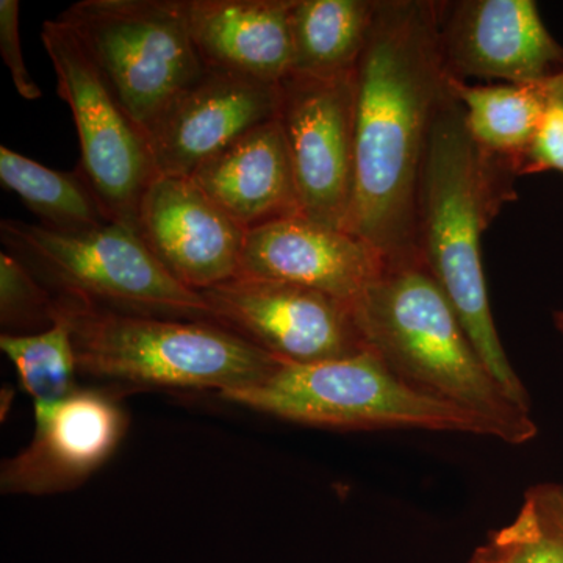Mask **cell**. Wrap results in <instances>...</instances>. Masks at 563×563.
I'll list each match as a JSON object with an SVG mask.
<instances>
[{
    "mask_svg": "<svg viewBox=\"0 0 563 563\" xmlns=\"http://www.w3.org/2000/svg\"><path fill=\"white\" fill-rule=\"evenodd\" d=\"M443 2L376 0L354 69V180L343 231L385 261L412 257L429 135L450 88Z\"/></svg>",
    "mask_w": 563,
    "mask_h": 563,
    "instance_id": "cell-1",
    "label": "cell"
},
{
    "mask_svg": "<svg viewBox=\"0 0 563 563\" xmlns=\"http://www.w3.org/2000/svg\"><path fill=\"white\" fill-rule=\"evenodd\" d=\"M512 163L484 151L451 92L440 106L422 163L417 247L466 335L507 398L531 412V398L496 331L485 284L484 232L515 198Z\"/></svg>",
    "mask_w": 563,
    "mask_h": 563,
    "instance_id": "cell-2",
    "label": "cell"
},
{
    "mask_svg": "<svg viewBox=\"0 0 563 563\" xmlns=\"http://www.w3.org/2000/svg\"><path fill=\"white\" fill-rule=\"evenodd\" d=\"M352 313L366 350L404 383L492 418L514 433L518 446L536 439L531 412L515 406L493 379L420 254L385 261Z\"/></svg>",
    "mask_w": 563,
    "mask_h": 563,
    "instance_id": "cell-3",
    "label": "cell"
},
{
    "mask_svg": "<svg viewBox=\"0 0 563 563\" xmlns=\"http://www.w3.org/2000/svg\"><path fill=\"white\" fill-rule=\"evenodd\" d=\"M79 372L139 387L236 390L262 383L279 358L217 322L146 317L55 298Z\"/></svg>",
    "mask_w": 563,
    "mask_h": 563,
    "instance_id": "cell-4",
    "label": "cell"
},
{
    "mask_svg": "<svg viewBox=\"0 0 563 563\" xmlns=\"http://www.w3.org/2000/svg\"><path fill=\"white\" fill-rule=\"evenodd\" d=\"M220 396L247 409L314 428L473 433L518 446L514 433L499 422L417 390L372 351L329 362L280 361L276 372L262 383Z\"/></svg>",
    "mask_w": 563,
    "mask_h": 563,
    "instance_id": "cell-5",
    "label": "cell"
},
{
    "mask_svg": "<svg viewBox=\"0 0 563 563\" xmlns=\"http://www.w3.org/2000/svg\"><path fill=\"white\" fill-rule=\"evenodd\" d=\"M0 242L55 298L121 313L213 322L201 292L180 284L129 225L58 232L2 220Z\"/></svg>",
    "mask_w": 563,
    "mask_h": 563,
    "instance_id": "cell-6",
    "label": "cell"
},
{
    "mask_svg": "<svg viewBox=\"0 0 563 563\" xmlns=\"http://www.w3.org/2000/svg\"><path fill=\"white\" fill-rule=\"evenodd\" d=\"M58 18L76 33L146 139L206 74L192 43L187 0H80Z\"/></svg>",
    "mask_w": 563,
    "mask_h": 563,
    "instance_id": "cell-7",
    "label": "cell"
},
{
    "mask_svg": "<svg viewBox=\"0 0 563 563\" xmlns=\"http://www.w3.org/2000/svg\"><path fill=\"white\" fill-rule=\"evenodd\" d=\"M80 144L79 168L110 220L139 232L141 199L154 177L150 141L133 124L76 33L60 18L41 29Z\"/></svg>",
    "mask_w": 563,
    "mask_h": 563,
    "instance_id": "cell-8",
    "label": "cell"
},
{
    "mask_svg": "<svg viewBox=\"0 0 563 563\" xmlns=\"http://www.w3.org/2000/svg\"><path fill=\"white\" fill-rule=\"evenodd\" d=\"M201 295L213 322L282 362L339 361L368 351L352 306L325 292L236 276Z\"/></svg>",
    "mask_w": 563,
    "mask_h": 563,
    "instance_id": "cell-9",
    "label": "cell"
},
{
    "mask_svg": "<svg viewBox=\"0 0 563 563\" xmlns=\"http://www.w3.org/2000/svg\"><path fill=\"white\" fill-rule=\"evenodd\" d=\"M302 214L344 228L354 180V73L279 81L277 109Z\"/></svg>",
    "mask_w": 563,
    "mask_h": 563,
    "instance_id": "cell-10",
    "label": "cell"
},
{
    "mask_svg": "<svg viewBox=\"0 0 563 563\" xmlns=\"http://www.w3.org/2000/svg\"><path fill=\"white\" fill-rule=\"evenodd\" d=\"M440 44L451 76L536 85L563 70V47L532 0L443 2Z\"/></svg>",
    "mask_w": 563,
    "mask_h": 563,
    "instance_id": "cell-11",
    "label": "cell"
},
{
    "mask_svg": "<svg viewBox=\"0 0 563 563\" xmlns=\"http://www.w3.org/2000/svg\"><path fill=\"white\" fill-rule=\"evenodd\" d=\"M35 433L25 450L3 462V495L44 496L73 490L120 446L128 418L110 396L77 390L57 402L33 404Z\"/></svg>",
    "mask_w": 563,
    "mask_h": 563,
    "instance_id": "cell-12",
    "label": "cell"
},
{
    "mask_svg": "<svg viewBox=\"0 0 563 563\" xmlns=\"http://www.w3.org/2000/svg\"><path fill=\"white\" fill-rule=\"evenodd\" d=\"M139 233L190 290L201 292L239 276L246 231L190 177H154L140 202Z\"/></svg>",
    "mask_w": 563,
    "mask_h": 563,
    "instance_id": "cell-13",
    "label": "cell"
},
{
    "mask_svg": "<svg viewBox=\"0 0 563 563\" xmlns=\"http://www.w3.org/2000/svg\"><path fill=\"white\" fill-rule=\"evenodd\" d=\"M279 84L206 70L152 129L155 172L190 177L210 161L277 117Z\"/></svg>",
    "mask_w": 563,
    "mask_h": 563,
    "instance_id": "cell-14",
    "label": "cell"
},
{
    "mask_svg": "<svg viewBox=\"0 0 563 563\" xmlns=\"http://www.w3.org/2000/svg\"><path fill=\"white\" fill-rule=\"evenodd\" d=\"M384 263L357 236L298 214L246 232L239 276L312 288L352 306Z\"/></svg>",
    "mask_w": 563,
    "mask_h": 563,
    "instance_id": "cell-15",
    "label": "cell"
},
{
    "mask_svg": "<svg viewBox=\"0 0 563 563\" xmlns=\"http://www.w3.org/2000/svg\"><path fill=\"white\" fill-rule=\"evenodd\" d=\"M292 7L295 0H187L202 65L279 84L292 69Z\"/></svg>",
    "mask_w": 563,
    "mask_h": 563,
    "instance_id": "cell-16",
    "label": "cell"
},
{
    "mask_svg": "<svg viewBox=\"0 0 563 563\" xmlns=\"http://www.w3.org/2000/svg\"><path fill=\"white\" fill-rule=\"evenodd\" d=\"M190 179L244 231L302 214L277 118L202 163Z\"/></svg>",
    "mask_w": 563,
    "mask_h": 563,
    "instance_id": "cell-17",
    "label": "cell"
},
{
    "mask_svg": "<svg viewBox=\"0 0 563 563\" xmlns=\"http://www.w3.org/2000/svg\"><path fill=\"white\" fill-rule=\"evenodd\" d=\"M376 0H295L291 73L336 77L354 73Z\"/></svg>",
    "mask_w": 563,
    "mask_h": 563,
    "instance_id": "cell-18",
    "label": "cell"
},
{
    "mask_svg": "<svg viewBox=\"0 0 563 563\" xmlns=\"http://www.w3.org/2000/svg\"><path fill=\"white\" fill-rule=\"evenodd\" d=\"M451 96L461 103L473 140L515 173L542 124L548 99L537 85H470L451 76ZM518 176V173H517Z\"/></svg>",
    "mask_w": 563,
    "mask_h": 563,
    "instance_id": "cell-19",
    "label": "cell"
},
{
    "mask_svg": "<svg viewBox=\"0 0 563 563\" xmlns=\"http://www.w3.org/2000/svg\"><path fill=\"white\" fill-rule=\"evenodd\" d=\"M0 181L52 231H90L113 222L80 168L58 172L0 146Z\"/></svg>",
    "mask_w": 563,
    "mask_h": 563,
    "instance_id": "cell-20",
    "label": "cell"
},
{
    "mask_svg": "<svg viewBox=\"0 0 563 563\" xmlns=\"http://www.w3.org/2000/svg\"><path fill=\"white\" fill-rule=\"evenodd\" d=\"M0 350L16 368L21 387L36 402H57L79 390L76 350L68 324L54 313V324L38 333H2Z\"/></svg>",
    "mask_w": 563,
    "mask_h": 563,
    "instance_id": "cell-21",
    "label": "cell"
},
{
    "mask_svg": "<svg viewBox=\"0 0 563 563\" xmlns=\"http://www.w3.org/2000/svg\"><path fill=\"white\" fill-rule=\"evenodd\" d=\"M488 544L507 563H563V484L529 487L512 523Z\"/></svg>",
    "mask_w": 563,
    "mask_h": 563,
    "instance_id": "cell-22",
    "label": "cell"
},
{
    "mask_svg": "<svg viewBox=\"0 0 563 563\" xmlns=\"http://www.w3.org/2000/svg\"><path fill=\"white\" fill-rule=\"evenodd\" d=\"M54 296L24 263L0 252V322L7 333L54 324Z\"/></svg>",
    "mask_w": 563,
    "mask_h": 563,
    "instance_id": "cell-23",
    "label": "cell"
},
{
    "mask_svg": "<svg viewBox=\"0 0 563 563\" xmlns=\"http://www.w3.org/2000/svg\"><path fill=\"white\" fill-rule=\"evenodd\" d=\"M559 172L563 174V103L550 101L531 146L518 163V176Z\"/></svg>",
    "mask_w": 563,
    "mask_h": 563,
    "instance_id": "cell-24",
    "label": "cell"
},
{
    "mask_svg": "<svg viewBox=\"0 0 563 563\" xmlns=\"http://www.w3.org/2000/svg\"><path fill=\"white\" fill-rule=\"evenodd\" d=\"M20 9V0H0V52L21 98L25 101H36L43 92L33 81L22 58Z\"/></svg>",
    "mask_w": 563,
    "mask_h": 563,
    "instance_id": "cell-25",
    "label": "cell"
},
{
    "mask_svg": "<svg viewBox=\"0 0 563 563\" xmlns=\"http://www.w3.org/2000/svg\"><path fill=\"white\" fill-rule=\"evenodd\" d=\"M536 85L539 87V90L542 91L544 98L548 99V102L553 101L563 103V70L562 73L550 77V79L540 81V84Z\"/></svg>",
    "mask_w": 563,
    "mask_h": 563,
    "instance_id": "cell-26",
    "label": "cell"
},
{
    "mask_svg": "<svg viewBox=\"0 0 563 563\" xmlns=\"http://www.w3.org/2000/svg\"><path fill=\"white\" fill-rule=\"evenodd\" d=\"M468 563H507L504 561L501 555L496 553L495 550L490 547V544H484V547L477 548L474 551L472 559H470Z\"/></svg>",
    "mask_w": 563,
    "mask_h": 563,
    "instance_id": "cell-27",
    "label": "cell"
},
{
    "mask_svg": "<svg viewBox=\"0 0 563 563\" xmlns=\"http://www.w3.org/2000/svg\"><path fill=\"white\" fill-rule=\"evenodd\" d=\"M553 320L555 328H558V331L561 332V335L563 336V310H558V312H554Z\"/></svg>",
    "mask_w": 563,
    "mask_h": 563,
    "instance_id": "cell-28",
    "label": "cell"
}]
</instances>
